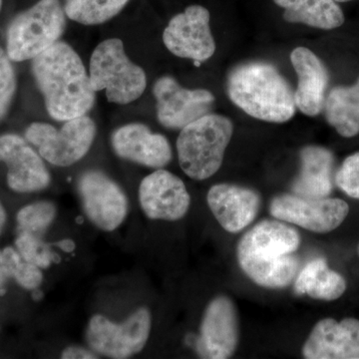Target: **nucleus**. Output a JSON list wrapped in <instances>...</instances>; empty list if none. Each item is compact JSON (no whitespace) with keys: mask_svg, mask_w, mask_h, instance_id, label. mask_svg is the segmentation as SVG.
Here are the masks:
<instances>
[{"mask_svg":"<svg viewBox=\"0 0 359 359\" xmlns=\"http://www.w3.org/2000/svg\"><path fill=\"white\" fill-rule=\"evenodd\" d=\"M299 231L280 219H264L250 229L237 245L240 268L252 282L266 289H285L299 273L294 252L301 245Z\"/></svg>","mask_w":359,"mask_h":359,"instance_id":"f257e3e1","label":"nucleus"},{"mask_svg":"<svg viewBox=\"0 0 359 359\" xmlns=\"http://www.w3.org/2000/svg\"><path fill=\"white\" fill-rule=\"evenodd\" d=\"M32 60L35 81L53 119L65 122L91 110L96 92L81 58L70 45L56 42Z\"/></svg>","mask_w":359,"mask_h":359,"instance_id":"f03ea898","label":"nucleus"},{"mask_svg":"<svg viewBox=\"0 0 359 359\" xmlns=\"http://www.w3.org/2000/svg\"><path fill=\"white\" fill-rule=\"evenodd\" d=\"M229 97L250 117L285 123L295 113L294 92L275 66L250 61L236 66L228 76Z\"/></svg>","mask_w":359,"mask_h":359,"instance_id":"7ed1b4c3","label":"nucleus"},{"mask_svg":"<svg viewBox=\"0 0 359 359\" xmlns=\"http://www.w3.org/2000/svg\"><path fill=\"white\" fill-rule=\"evenodd\" d=\"M233 134L229 118L210 113L181 129L177 152L184 173L197 181L214 176L223 164Z\"/></svg>","mask_w":359,"mask_h":359,"instance_id":"20e7f679","label":"nucleus"},{"mask_svg":"<svg viewBox=\"0 0 359 359\" xmlns=\"http://www.w3.org/2000/svg\"><path fill=\"white\" fill-rule=\"evenodd\" d=\"M66 16L59 0H39L18 14L7 30L6 53L11 60L34 59L53 46L65 32Z\"/></svg>","mask_w":359,"mask_h":359,"instance_id":"39448f33","label":"nucleus"},{"mask_svg":"<svg viewBox=\"0 0 359 359\" xmlns=\"http://www.w3.org/2000/svg\"><path fill=\"white\" fill-rule=\"evenodd\" d=\"M90 83L94 91L105 90L109 102L125 105L140 98L147 86L145 71L125 53L122 40L107 39L92 53Z\"/></svg>","mask_w":359,"mask_h":359,"instance_id":"423d86ee","label":"nucleus"},{"mask_svg":"<svg viewBox=\"0 0 359 359\" xmlns=\"http://www.w3.org/2000/svg\"><path fill=\"white\" fill-rule=\"evenodd\" d=\"M96 136L95 122L87 115L65 121L60 129L46 123H33L25 132L39 155L58 167H68L89 152Z\"/></svg>","mask_w":359,"mask_h":359,"instance_id":"0eeeda50","label":"nucleus"},{"mask_svg":"<svg viewBox=\"0 0 359 359\" xmlns=\"http://www.w3.org/2000/svg\"><path fill=\"white\" fill-rule=\"evenodd\" d=\"M151 328L152 316L146 308L137 309L119 325L101 314H95L87 327V344L94 353L106 358H129L143 351Z\"/></svg>","mask_w":359,"mask_h":359,"instance_id":"6e6552de","label":"nucleus"},{"mask_svg":"<svg viewBox=\"0 0 359 359\" xmlns=\"http://www.w3.org/2000/svg\"><path fill=\"white\" fill-rule=\"evenodd\" d=\"M273 218L301 226L316 233H327L339 228L349 212L344 200L308 198L295 194L276 196L269 204Z\"/></svg>","mask_w":359,"mask_h":359,"instance_id":"1a4fd4ad","label":"nucleus"},{"mask_svg":"<svg viewBox=\"0 0 359 359\" xmlns=\"http://www.w3.org/2000/svg\"><path fill=\"white\" fill-rule=\"evenodd\" d=\"M78 193L87 218L104 231L117 230L128 215L129 202L121 187L110 177L89 170L78 179Z\"/></svg>","mask_w":359,"mask_h":359,"instance_id":"9d476101","label":"nucleus"},{"mask_svg":"<svg viewBox=\"0 0 359 359\" xmlns=\"http://www.w3.org/2000/svg\"><path fill=\"white\" fill-rule=\"evenodd\" d=\"M163 41L168 50L178 57L200 63L207 61L216 51L209 11L201 6L187 7L168 23Z\"/></svg>","mask_w":359,"mask_h":359,"instance_id":"9b49d317","label":"nucleus"},{"mask_svg":"<svg viewBox=\"0 0 359 359\" xmlns=\"http://www.w3.org/2000/svg\"><path fill=\"white\" fill-rule=\"evenodd\" d=\"M153 93L157 101L158 121L169 129H183L209 114L215 102V96L208 90L183 88L171 76L159 78Z\"/></svg>","mask_w":359,"mask_h":359,"instance_id":"f8f14e48","label":"nucleus"},{"mask_svg":"<svg viewBox=\"0 0 359 359\" xmlns=\"http://www.w3.org/2000/svg\"><path fill=\"white\" fill-rule=\"evenodd\" d=\"M139 203L147 218L176 222L190 209L191 196L178 176L158 169L142 180Z\"/></svg>","mask_w":359,"mask_h":359,"instance_id":"ddd939ff","label":"nucleus"},{"mask_svg":"<svg viewBox=\"0 0 359 359\" xmlns=\"http://www.w3.org/2000/svg\"><path fill=\"white\" fill-rule=\"evenodd\" d=\"M238 339L237 306L226 295L215 297L205 308L201 323V353L211 359L230 358L237 351Z\"/></svg>","mask_w":359,"mask_h":359,"instance_id":"4468645a","label":"nucleus"},{"mask_svg":"<svg viewBox=\"0 0 359 359\" xmlns=\"http://www.w3.org/2000/svg\"><path fill=\"white\" fill-rule=\"evenodd\" d=\"M0 162L8 168L7 183L15 192H37L50 184V174L41 156L18 135L0 137Z\"/></svg>","mask_w":359,"mask_h":359,"instance_id":"2eb2a0df","label":"nucleus"},{"mask_svg":"<svg viewBox=\"0 0 359 359\" xmlns=\"http://www.w3.org/2000/svg\"><path fill=\"white\" fill-rule=\"evenodd\" d=\"M306 359H359V320L325 318L314 325L302 346Z\"/></svg>","mask_w":359,"mask_h":359,"instance_id":"dca6fc26","label":"nucleus"},{"mask_svg":"<svg viewBox=\"0 0 359 359\" xmlns=\"http://www.w3.org/2000/svg\"><path fill=\"white\" fill-rule=\"evenodd\" d=\"M113 150L122 159L154 169H162L173 157L166 137L153 133L146 125L131 123L113 132Z\"/></svg>","mask_w":359,"mask_h":359,"instance_id":"f3484780","label":"nucleus"},{"mask_svg":"<svg viewBox=\"0 0 359 359\" xmlns=\"http://www.w3.org/2000/svg\"><path fill=\"white\" fill-rule=\"evenodd\" d=\"M208 205L224 231L238 233L257 218L261 209L259 194L231 184H217L207 195Z\"/></svg>","mask_w":359,"mask_h":359,"instance_id":"a211bd4d","label":"nucleus"},{"mask_svg":"<svg viewBox=\"0 0 359 359\" xmlns=\"http://www.w3.org/2000/svg\"><path fill=\"white\" fill-rule=\"evenodd\" d=\"M299 83L295 90V106L306 116H318L325 107L328 72L323 61L306 47H297L290 54Z\"/></svg>","mask_w":359,"mask_h":359,"instance_id":"6ab92c4d","label":"nucleus"},{"mask_svg":"<svg viewBox=\"0 0 359 359\" xmlns=\"http://www.w3.org/2000/svg\"><path fill=\"white\" fill-rule=\"evenodd\" d=\"M301 171L292 183L295 195L327 198L334 189V158L327 149L306 146L301 151Z\"/></svg>","mask_w":359,"mask_h":359,"instance_id":"aec40b11","label":"nucleus"},{"mask_svg":"<svg viewBox=\"0 0 359 359\" xmlns=\"http://www.w3.org/2000/svg\"><path fill=\"white\" fill-rule=\"evenodd\" d=\"M295 294H306L313 299L332 302L339 299L346 290V280L340 273L328 268L325 259L309 262L297 273L294 280Z\"/></svg>","mask_w":359,"mask_h":359,"instance_id":"412c9836","label":"nucleus"},{"mask_svg":"<svg viewBox=\"0 0 359 359\" xmlns=\"http://www.w3.org/2000/svg\"><path fill=\"white\" fill-rule=\"evenodd\" d=\"M285 9L283 18L318 29L332 30L344 25V15L334 0H273Z\"/></svg>","mask_w":359,"mask_h":359,"instance_id":"4be33fe9","label":"nucleus"},{"mask_svg":"<svg viewBox=\"0 0 359 359\" xmlns=\"http://www.w3.org/2000/svg\"><path fill=\"white\" fill-rule=\"evenodd\" d=\"M325 119L340 136L359 133V78L353 86L334 87L325 102Z\"/></svg>","mask_w":359,"mask_h":359,"instance_id":"5701e85b","label":"nucleus"},{"mask_svg":"<svg viewBox=\"0 0 359 359\" xmlns=\"http://www.w3.org/2000/svg\"><path fill=\"white\" fill-rule=\"evenodd\" d=\"M130 0H65L66 15L84 25L106 22L121 13Z\"/></svg>","mask_w":359,"mask_h":359,"instance_id":"b1692460","label":"nucleus"},{"mask_svg":"<svg viewBox=\"0 0 359 359\" xmlns=\"http://www.w3.org/2000/svg\"><path fill=\"white\" fill-rule=\"evenodd\" d=\"M56 207L51 202H39L26 205L18 215L20 233H32L40 237L53 223Z\"/></svg>","mask_w":359,"mask_h":359,"instance_id":"393cba45","label":"nucleus"},{"mask_svg":"<svg viewBox=\"0 0 359 359\" xmlns=\"http://www.w3.org/2000/svg\"><path fill=\"white\" fill-rule=\"evenodd\" d=\"M4 266L11 278H13L26 290H35L41 285L43 275L39 266L25 261L18 250L6 248L2 250Z\"/></svg>","mask_w":359,"mask_h":359,"instance_id":"a878e982","label":"nucleus"},{"mask_svg":"<svg viewBox=\"0 0 359 359\" xmlns=\"http://www.w3.org/2000/svg\"><path fill=\"white\" fill-rule=\"evenodd\" d=\"M16 248L20 256L40 269L50 266L54 261L53 252L49 249L48 245L42 242L40 237L32 233H20L15 242Z\"/></svg>","mask_w":359,"mask_h":359,"instance_id":"bb28decb","label":"nucleus"},{"mask_svg":"<svg viewBox=\"0 0 359 359\" xmlns=\"http://www.w3.org/2000/svg\"><path fill=\"white\" fill-rule=\"evenodd\" d=\"M335 183L347 196L359 200V152L344 161L335 175Z\"/></svg>","mask_w":359,"mask_h":359,"instance_id":"cd10ccee","label":"nucleus"},{"mask_svg":"<svg viewBox=\"0 0 359 359\" xmlns=\"http://www.w3.org/2000/svg\"><path fill=\"white\" fill-rule=\"evenodd\" d=\"M16 89L15 73L11 58L0 47V119L6 115Z\"/></svg>","mask_w":359,"mask_h":359,"instance_id":"c85d7f7f","label":"nucleus"},{"mask_svg":"<svg viewBox=\"0 0 359 359\" xmlns=\"http://www.w3.org/2000/svg\"><path fill=\"white\" fill-rule=\"evenodd\" d=\"M61 358L65 359H90V358H98L96 356L95 353L90 349L84 348L82 346H68L61 353Z\"/></svg>","mask_w":359,"mask_h":359,"instance_id":"c756f323","label":"nucleus"},{"mask_svg":"<svg viewBox=\"0 0 359 359\" xmlns=\"http://www.w3.org/2000/svg\"><path fill=\"white\" fill-rule=\"evenodd\" d=\"M8 278H11V276H9L8 271H7L6 266H4L2 252L0 250V294H4V285H6Z\"/></svg>","mask_w":359,"mask_h":359,"instance_id":"7c9ffc66","label":"nucleus"},{"mask_svg":"<svg viewBox=\"0 0 359 359\" xmlns=\"http://www.w3.org/2000/svg\"><path fill=\"white\" fill-rule=\"evenodd\" d=\"M6 210H4V205H2L1 203H0V231H1L2 228H4V224H6Z\"/></svg>","mask_w":359,"mask_h":359,"instance_id":"2f4dec72","label":"nucleus"},{"mask_svg":"<svg viewBox=\"0 0 359 359\" xmlns=\"http://www.w3.org/2000/svg\"><path fill=\"white\" fill-rule=\"evenodd\" d=\"M334 1H337V2H348V1H353V0H334Z\"/></svg>","mask_w":359,"mask_h":359,"instance_id":"473e14b6","label":"nucleus"},{"mask_svg":"<svg viewBox=\"0 0 359 359\" xmlns=\"http://www.w3.org/2000/svg\"><path fill=\"white\" fill-rule=\"evenodd\" d=\"M1 6H2V0H0V11H1Z\"/></svg>","mask_w":359,"mask_h":359,"instance_id":"72a5a7b5","label":"nucleus"},{"mask_svg":"<svg viewBox=\"0 0 359 359\" xmlns=\"http://www.w3.org/2000/svg\"><path fill=\"white\" fill-rule=\"evenodd\" d=\"M358 255H359V245H358Z\"/></svg>","mask_w":359,"mask_h":359,"instance_id":"f704fd0d","label":"nucleus"}]
</instances>
